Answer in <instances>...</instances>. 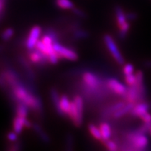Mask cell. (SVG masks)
Instances as JSON below:
<instances>
[{
	"mask_svg": "<svg viewBox=\"0 0 151 151\" xmlns=\"http://www.w3.org/2000/svg\"><path fill=\"white\" fill-rule=\"evenodd\" d=\"M103 40L113 59L116 60V62L119 65H123L124 59L113 38L109 34H106L104 35Z\"/></svg>",
	"mask_w": 151,
	"mask_h": 151,
	"instance_id": "obj_1",
	"label": "cell"
},
{
	"mask_svg": "<svg viewBox=\"0 0 151 151\" xmlns=\"http://www.w3.org/2000/svg\"><path fill=\"white\" fill-rule=\"evenodd\" d=\"M53 48L60 59H66L70 61H76L78 59V55L73 49L64 46L60 42L54 43Z\"/></svg>",
	"mask_w": 151,
	"mask_h": 151,
	"instance_id": "obj_2",
	"label": "cell"
},
{
	"mask_svg": "<svg viewBox=\"0 0 151 151\" xmlns=\"http://www.w3.org/2000/svg\"><path fill=\"white\" fill-rule=\"evenodd\" d=\"M127 138L135 148L143 149L148 144V137L144 134L138 132L137 129L129 132L127 134Z\"/></svg>",
	"mask_w": 151,
	"mask_h": 151,
	"instance_id": "obj_3",
	"label": "cell"
},
{
	"mask_svg": "<svg viewBox=\"0 0 151 151\" xmlns=\"http://www.w3.org/2000/svg\"><path fill=\"white\" fill-rule=\"evenodd\" d=\"M27 55L28 60L37 67H44L49 63L48 56L36 48L28 50Z\"/></svg>",
	"mask_w": 151,
	"mask_h": 151,
	"instance_id": "obj_4",
	"label": "cell"
},
{
	"mask_svg": "<svg viewBox=\"0 0 151 151\" xmlns=\"http://www.w3.org/2000/svg\"><path fill=\"white\" fill-rule=\"evenodd\" d=\"M42 29L39 25H35L31 28L28 34L27 37L24 41V45L28 50H32L36 47V45L40 39Z\"/></svg>",
	"mask_w": 151,
	"mask_h": 151,
	"instance_id": "obj_5",
	"label": "cell"
},
{
	"mask_svg": "<svg viewBox=\"0 0 151 151\" xmlns=\"http://www.w3.org/2000/svg\"><path fill=\"white\" fill-rule=\"evenodd\" d=\"M18 61L20 65L21 66L22 69H23L28 81L32 83H34L37 77H36L35 71H34L32 67L31 62L29 60H27V58H25L24 56L22 55L18 57Z\"/></svg>",
	"mask_w": 151,
	"mask_h": 151,
	"instance_id": "obj_6",
	"label": "cell"
},
{
	"mask_svg": "<svg viewBox=\"0 0 151 151\" xmlns=\"http://www.w3.org/2000/svg\"><path fill=\"white\" fill-rule=\"evenodd\" d=\"M106 84L109 89L111 90L113 93L124 97L127 91V88L122 83L116 78H110L106 79Z\"/></svg>",
	"mask_w": 151,
	"mask_h": 151,
	"instance_id": "obj_7",
	"label": "cell"
},
{
	"mask_svg": "<svg viewBox=\"0 0 151 151\" xmlns=\"http://www.w3.org/2000/svg\"><path fill=\"white\" fill-rule=\"evenodd\" d=\"M151 108L150 104L146 102H139L136 104L132 111H130L131 116L140 118L144 113L148 112L149 109Z\"/></svg>",
	"mask_w": 151,
	"mask_h": 151,
	"instance_id": "obj_8",
	"label": "cell"
},
{
	"mask_svg": "<svg viewBox=\"0 0 151 151\" xmlns=\"http://www.w3.org/2000/svg\"><path fill=\"white\" fill-rule=\"evenodd\" d=\"M125 104H126L124 101H118V102L113 104L109 106L108 107H106L100 113V116L102 119H106V118L111 117L113 113L120 109H121L122 107H123Z\"/></svg>",
	"mask_w": 151,
	"mask_h": 151,
	"instance_id": "obj_9",
	"label": "cell"
},
{
	"mask_svg": "<svg viewBox=\"0 0 151 151\" xmlns=\"http://www.w3.org/2000/svg\"><path fill=\"white\" fill-rule=\"evenodd\" d=\"M50 96L51 98L52 103L54 106L55 111L60 116L65 117V115L62 113L60 108V96L58 90L55 88H51L50 90Z\"/></svg>",
	"mask_w": 151,
	"mask_h": 151,
	"instance_id": "obj_10",
	"label": "cell"
},
{
	"mask_svg": "<svg viewBox=\"0 0 151 151\" xmlns=\"http://www.w3.org/2000/svg\"><path fill=\"white\" fill-rule=\"evenodd\" d=\"M123 98L127 103H132L135 104H137L138 101H139V95L137 87L135 86H129L127 93Z\"/></svg>",
	"mask_w": 151,
	"mask_h": 151,
	"instance_id": "obj_11",
	"label": "cell"
},
{
	"mask_svg": "<svg viewBox=\"0 0 151 151\" xmlns=\"http://www.w3.org/2000/svg\"><path fill=\"white\" fill-rule=\"evenodd\" d=\"M32 129H34L35 133L37 134L40 140L44 143H49L50 142V138L49 137L47 132L43 129L39 124L33 123V126Z\"/></svg>",
	"mask_w": 151,
	"mask_h": 151,
	"instance_id": "obj_12",
	"label": "cell"
},
{
	"mask_svg": "<svg viewBox=\"0 0 151 151\" xmlns=\"http://www.w3.org/2000/svg\"><path fill=\"white\" fill-rule=\"evenodd\" d=\"M99 129L101 131V136H102V142L109 140L112 135V131H111V127L108 122L106 121L101 122L99 125Z\"/></svg>",
	"mask_w": 151,
	"mask_h": 151,
	"instance_id": "obj_13",
	"label": "cell"
},
{
	"mask_svg": "<svg viewBox=\"0 0 151 151\" xmlns=\"http://www.w3.org/2000/svg\"><path fill=\"white\" fill-rule=\"evenodd\" d=\"M27 118H21L18 116H15L13 120V129L18 134H20L24 128V121Z\"/></svg>",
	"mask_w": 151,
	"mask_h": 151,
	"instance_id": "obj_14",
	"label": "cell"
},
{
	"mask_svg": "<svg viewBox=\"0 0 151 151\" xmlns=\"http://www.w3.org/2000/svg\"><path fill=\"white\" fill-rule=\"evenodd\" d=\"M134 105L135 104L127 103L123 107H122L121 109H120L119 110L116 111V112L113 113L112 117L114 119H118L122 118V116H125L126 114L130 113V111H132V109H133Z\"/></svg>",
	"mask_w": 151,
	"mask_h": 151,
	"instance_id": "obj_15",
	"label": "cell"
},
{
	"mask_svg": "<svg viewBox=\"0 0 151 151\" xmlns=\"http://www.w3.org/2000/svg\"><path fill=\"white\" fill-rule=\"evenodd\" d=\"M71 107V101L69 97L66 94H63L60 97V108L65 116H67L69 114Z\"/></svg>",
	"mask_w": 151,
	"mask_h": 151,
	"instance_id": "obj_16",
	"label": "cell"
},
{
	"mask_svg": "<svg viewBox=\"0 0 151 151\" xmlns=\"http://www.w3.org/2000/svg\"><path fill=\"white\" fill-rule=\"evenodd\" d=\"M115 14H116V18L117 24H118V27L122 26L124 22H127V17H126V14L122 10V9L119 6H117L115 8Z\"/></svg>",
	"mask_w": 151,
	"mask_h": 151,
	"instance_id": "obj_17",
	"label": "cell"
},
{
	"mask_svg": "<svg viewBox=\"0 0 151 151\" xmlns=\"http://www.w3.org/2000/svg\"><path fill=\"white\" fill-rule=\"evenodd\" d=\"M16 116L21 117V118H27L28 116V113H29V107L22 102H17L16 104Z\"/></svg>",
	"mask_w": 151,
	"mask_h": 151,
	"instance_id": "obj_18",
	"label": "cell"
},
{
	"mask_svg": "<svg viewBox=\"0 0 151 151\" xmlns=\"http://www.w3.org/2000/svg\"><path fill=\"white\" fill-rule=\"evenodd\" d=\"M90 37V33L84 29L79 27L72 32V37L74 40H82V39H88Z\"/></svg>",
	"mask_w": 151,
	"mask_h": 151,
	"instance_id": "obj_19",
	"label": "cell"
},
{
	"mask_svg": "<svg viewBox=\"0 0 151 151\" xmlns=\"http://www.w3.org/2000/svg\"><path fill=\"white\" fill-rule=\"evenodd\" d=\"M88 130H89L90 133L93 137L94 139H97L98 141H102V136H101V131H100L99 127H97V125L93 123H90L88 124Z\"/></svg>",
	"mask_w": 151,
	"mask_h": 151,
	"instance_id": "obj_20",
	"label": "cell"
},
{
	"mask_svg": "<svg viewBox=\"0 0 151 151\" xmlns=\"http://www.w3.org/2000/svg\"><path fill=\"white\" fill-rule=\"evenodd\" d=\"M55 4L57 7L64 10H71L75 6L71 0H55Z\"/></svg>",
	"mask_w": 151,
	"mask_h": 151,
	"instance_id": "obj_21",
	"label": "cell"
},
{
	"mask_svg": "<svg viewBox=\"0 0 151 151\" xmlns=\"http://www.w3.org/2000/svg\"><path fill=\"white\" fill-rule=\"evenodd\" d=\"M119 28V32H118V37L120 39L123 40L127 37L128 32H129V28H130V24L129 22H126L122 24V26H120Z\"/></svg>",
	"mask_w": 151,
	"mask_h": 151,
	"instance_id": "obj_22",
	"label": "cell"
},
{
	"mask_svg": "<svg viewBox=\"0 0 151 151\" xmlns=\"http://www.w3.org/2000/svg\"><path fill=\"white\" fill-rule=\"evenodd\" d=\"M45 33H46V35H48L49 37L51 38L53 43L56 42H59L60 35L59 33H58V32L54 29V28H51V27L47 28L46 31H45Z\"/></svg>",
	"mask_w": 151,
	"mask_h": 151,
	"instance_id": "obj_23",
	"label": "cell"
},
{
	"mask_svg": "<svg viewBox=\"0 0 151 151\" xmlns=\"http://www.w3.org/2000/svg\"><path fill=\"white\" fill-rule=\"evenodd\" d=\"M14 35V30L13 28L9 27L7 29H6L2 32V33L1 34V39L3 41H9L11 38L13 37V36Z\"/></svg>",
	"mask_w": 151,
	"mask_h": 151,
	"instance_id": "obj_24",
	"label": "cell"
},
{
	"mask_svg": "<svg viewBox=\"0 0 151 151\" xmlns=\"http://www.w3.org/2000/svg\"><path fill=\"white\" fill-rule=\"evenodd\" d=\"M73 141L72 134H68L66 138L65 151H73Z\"/></svg>",
	"mask_w": 151,
	"mask_h": 151,
	"instance_id": "obj_25",
	"label": "cell"
},
{
	"mask_svg": "<svg viewBox=\"0 0 151 151\" xmlns=\"http://www.w3.org/2000/svg\"><path fill=\"white\" fill-rule=\"evenodd\" d=\"M124 81L129 86H134L137 84V78H136V75L134 73L124 76Z\"/></svg>",
	"mask_w": 151,
	"mask_h": 151,
	"instance_id": "obj_26",
	"label": "cell"
},
{
	"mask_svg": "<svg viewBox=\"0 0 151 151\" xmlns=\"http://www.w3.org/2000/svg\"><path fill=\"white\" fill-rule=\"evenodd\" d=\"M103 143L109 151H118V146L113 141L109 139V140L104 141Z\"/></svg>",
	"mask_w": 151,
	"mask_h": 151,
	"instance_id": "obj_27",
	"label": "cell"
},
{
	"mask_svg": "<svg viewBox=\"0 0 151 151\" xmlns=\"http://www.w3.org/2000/svg\"><path fill=\"white\" fill-rule=\"evenodd\" d=\"M71 11H72L73 14H74L76 16L78 17V18H87V14H86V12H85L83 10H82V9L74 6L72 9H71Z\"/></svg>",
	"mask_w": 151,
	"mask_h": 151,
	"instance_id": "obj_28",
	"label": "cell"
},
{
	"mask_svg": "<svg viewBox=\"0 0 151 151\" xmlns=\"http://www.w3.org/2000/svg\"><path fill=\"white\" fill-rule=\"evenodd\" d=\"M122 71L124 76L132 74V73H134V67L132 64H127L124 66Z\"/></svg>",
	"mask_w": 151,
	"mask_h": 151,
	"instance_id": "obj_29",
	"label": "cell"
},
{
	"mask_svg": "<svg viewBox=\"0 0 151 151\" xmlns=\"http://www.w3.org/2000/svg\"><path fill=\"white\" fill-rule=\"evenodd\" d=\"M136 75V78H137V84H136V86H141V85L144 84L143 83V73L142 71L139 70L137 71L135 73Z\"/></svg>",
	"mask_w": 151,
	"mask_h": 151,
	"instance_id": "obj_30",
	"label": "cell"
},
{
	"mask_svg": "<svg viewBox=\"0 0 151 151\" xmlns=\"http://www.w3.org/2000/svg\"><path fill=\"white\" fill-rule=\"evenodd\" d=\"M18 135L19 134L16 133L14 131L9 132L7 134V139L10 141H12V142H16L18 139Z\"/></svg>",
	"mask_w": 151,
	"mask_h": 151,
	"instance_id": "obj_31",
	"label": "cell"
},
{
	"mask_svg": "<svg viewBox=\"0 0 151 151\" xmlns=\"http://www.w3.org/2000/svg\"><path fill=\"white\" fill-rule=\"evenodd\" d=\"M145 123H151V113L146 112L140 118Z\"/></svg>",
	"mask_w": 151,
	"mask_h": 151,
	"instance_id": "obj_32",
	"label": "cell"
},
{
	"mask_svg": "<svg viewBox=\"0 0 151 151\" xmlns=\"http://www.w3.org/2000/svg\"><path fill=\"white\" fill-rule=\"evenodd\" d=\"M20 149H21V143L17 141L15 144L11 147L9 151H20Z\"/></svg>",
	"mask_w": 151,
	"mask_h": 151,
	"instance_id": "obj_33",
	"label": "cell"
},
{
	"mask_svg": "<svg viewBox=\"0 0 151 151\" xmlns=\"http://www.w3.org/2000/svg\"><path fill=\"white\" fill-rule=\"evenodd\" d=\"M126 17H127V19L128 20H130V21H133V20H135L137 18V14H135V13L133 12H129L126 14Z\"/></svg>",
	"mask_w": 151,
	"mask_h": 151,
	"instance_id": "obj_34",
	"label": "cell"
},
{
	"mask_svg": "<svg viewBox=\"0 0 151 151\" xmlns=\"http://www.w3.org/2000/svg\"><path fill=\"white\" fill-rule=\"evenodd\" d=\"M6 0H0V15L6 13Z\"/></svg>",
	"mask_w": 151,
	"mask_h": 151,
	"instance_id": "obj_35",
	"label": "cell"
},
{
	"mask_svg": "<svg viewBox=\"0 0 151 151\" xmlns=\"http://www.w3.org/2000/svg\"><path fill=\"white\" fill-rule=\"evenodd\" d=\"M8 87L9 86H7L6 83L0 76V88H1L2 90H8Z\"/></svg>",
	"mask_w": 151,
	"mask_h": 151,
	"instance_id": "obj_36",
	"label": "cell"
},
{
	"mask_svg": "<svg viewBox=\"0 0 151 151\" xmlns=\"http://www.w3.org/2000/svg\"><path fill=\"white\" fill-rule=\"evenodd\" d=\"M5 48H6V46H4V45L0 44V52H3L4 50H5Z\"/></svg>",
	"mask_w": 151,
	"mask_h": 151,
	"instance_id": "obj_37",
	"label": "cell"
},
{
	"mask_svg": "<svg viewBox=\"0 0 151 151\" xmlns=\"http://www.w3.org/2000/svg\"><path fill=\"white\" fill-rule=\"evenodd\" d=\"M145 66L148 67H151V61H148L145 63Z\"/></svg>",
	"mask_w": 151,
	"mask_h": 151,
	"instance_id": "obj_38",
	"label": "cell"
},
{
	"mask_svg": "<svg viewBox=\"0 0 151 151\" xmlns=\"http://www.w3.org/2000/svg\"><path fill=\"white\" fill-rule=\"evenodd\" d=\"M149 132H150V134H151V128H150V131H149Z\"/></svg>",
	"mask_w": 151,
	"mask_h": 151,
	"instance_id": "obj_39",
	"label": "cell"
}]
</instances>
